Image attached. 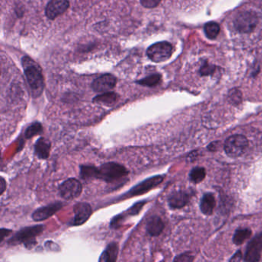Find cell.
<instances>
[{
    "label": "cell",
    "mask_w": 262,
    "mask_h": 262,
    "mask_svg": "<svg viewBox=\"0 0 262 262\" xmlns=\"http://www.w3.org/2000/svg\"><path fill=\"white\" fill-rule=\"evenodd\" d=\"M160 80L161 75H159V74H155V75H150V76L146 77L144 79L138 81L137 83L143 86L153 87V86H157Z\"/></svg>",
    "instance_id": "obj_25"
},
{
    "label": "cell",
    "mask_w": 262,
    "mask_h": 262,
    "mask_svg": "<svg viewBox=\"0 0 262 262\" xmlns=\"http://www.w3.org/2000/svg\"><path fill=\"white\" fill-rule=\"evenodd\" d=\"M172 54V47L168 42L155 43L147 49V55L154 63H163L168 60Z\"/></svg>",
    "instance_id": "obj_7"
},
{
    "label": "cell",
    "mask_w": 262,
    "mask_h": 262,
    "mask_svg": "<svg viewBox=\"0 0 262 262\" xmlns=\"http://www.w3.org/2000/svg\"><path fill=\"white\" fill-rule=\"evenodd\" d=\"M229 98H230L232 103H234L235 105H238V104L240 103L241 101V93L238 91V90L232 91V93H230Z\"/></svg>",
    "instance_id": "obj_29"
},
{
    "label": "cell",
    "mask_w": 262,
    "mask_h": 262,
    "mask_svg": "<svg viewBox=\"0 0 262 262\" xmlns=\"http://www.w3.org/2000/svg\"><path fill=\"white\" fill-rule=\"evenodd\" d=\"M80 175L86 181L98 179V168L93 166H80Z\"/></svg>",
    "instance_id": "obj_20"
},
{
    "label": "cell",
    "mask_w": 262,
    "mask_h": 262,
    "mask_svg": "<svg viewBox=\"0 0 262 262\" xmlns=\"http://www.w3.org/2000/svg\"><path fill=\"white\" fill-rule=\"evenodd\" d=\"M70 7L69 0H51L46 8V15L49 20H55Z\"/></svg>",
    "instance_id": "obj_11"
},
{
    "label": "cell",
    "mask_w": 262,
    "mask_h": 262,
    "mask_svg": "<svg viewBox=\"0 0 262 262\" xmlns=\"http://www.w3.org/2000/svg\"><path fill=\"white\" fill-rule=\"evenodd\" d=\"M6 189V182L3 178H1V194H3L4 191Z\"/></svg>",
    "instance_id": "obj_33"
},
{
    "label": "cell",
    "mask_w": 262,
    "mask_h": 262,
    "mask_svg": "<svg viewBox=\"0 0 262 262\" xmlns=\"http://www.w3.org/2000/svg\"><path fill=\"white\" fill-rule=\"evenodd\" d=\"M141 1L142 5L144 8H148V9H152V8L156 7L160 3L162 0H140Z\"/></svg>",
    "instance_id": "obj_28"
},
{
    "label": "cell",
    "mask_w": 262,
    "mask_h": 262,
    "mask_svg": "<svg viewBox=\"0 0 262 262\" xmlns=\"http://www.w3.org/2000/svg\"><path fill=\"white\" fill-rule=\"evenodd\" d=\"M43 132V126L42 124L39 121H35L33 123L31 124L25 132V139H29L34 136L40 135Z\"/></svg>",
    "instance_id": "obj_24"
},
{
    "label": "cell",
    "mask_w": 262,
    "mask_h": 262,
    "mask_svg": "<svg viewBox=\"0 0 262 262\" xmlns=\"http://www.w3.org/2000/svg\"><path fill=\"white\" fill-rule=\"evenodd\" d=\"M51 143L46 138H40L35 144V154L39 159H47L49 156Z\"/></svg>",
    "instance_id": "obj_15"
},
{
    "label": "cell",
    "mask_w": 262,
    "mask_h": 262,
    "mask_svg": "<svg viewBox=\"0 0 262 262\" xmlns=\"http://www.w3.org/2000/svg\"><path fill=\"white\" fill-rule=\"evenodd\" d=\"M216 202L214 195L212 193H208L204 195L200 204V208L203 214L211 215L214 212Z\"/></svg>",
    "instance_id": "obj_17"
},
{
    "label": "cell",
    "mask_w": 262,
    "mask_h": 262,
    "mask_svg": "<svg viewBox=\"0 0 262 262\" xmlns=\"http://www.w3.org/2000/svg\"><path fill=\"white\" fill-rule=\"evenodd\" d=\"M116 82L117 80L114 75L106 74L95 79L93 82L92 87L93 90L97 93H107L114 89Z\"/></svg>",
    "instance_id": "obj_13"
},
{
    "label": "cell",
    "mask_w": 262,
    "mask_h": 262,
    "mask_svg": "<svg viewBox=\"0 0 262 262\" xmlns=\"http://www.w3.org/2000/svg\"><path fill=\"white\" fill-rule=\"evenodd\" d=\"M128 175V169L119 163H105L98 168V179L108 183L119 182Z\"/></svg>",
    "instance_id": "obj_3"
},
{
    "label": "cell",
    "mask_w": 262,
    "mask_h": 262,
    "mask_svg": "<svg viewBox=\"0 0 262 262\" xmlns=\"http://www.w3.org/2000/svg\"><path fill=\"white\" fill-rule=\"evenodd\" d=\"M190 195L186 191H175L168 198V205L171 209H181L189 202Z\"/></svg>",
    "instance_id": "obj_14"
},
{
    "label": "cell",
    "mask_w": 262,
    "mask_h": 262,
    "mask_svg": "<svg viewBox=\"0 0 262 262\" xmlns=\"http://www.w3.org/2000/svg\"><path fill=\"white\" fill-rule=\"evenodd\" d=\"M214 71V66L205 64L201 69V74H202V75H209L211 74H213Z\"/></svg>",
    "instance_id": "obj_30"
},
{
    "label": "cell",
    "mask_w": 262,
    "mask_h": 262,
    "mask_svg": "<svg viewBox=\"0 0 262 262\" xmlns=\"http://www.w3.org/2000/svg\"><path fill=\"white\" fill-rule=\"evenodd\" d=\"M126 216L127 214L125 213L116 215L110 222V228H113V229H117V228H119L124 220L126 218Z\"/></svg>",
    "instance_id": "obj_26"
},
{
    "label": "cell",
    "mask_w": 262,
    "mask_h": 262,
    "mask_svg": "<svg viewBox=\"0 0 262 262\" xmlns=\"http://www.w3.org/2000/svg\"><path fill=\"white\" fill-rule=\"evenodd\" d=\"M22 63L25 70V76L30 86L32 95L34 97H39L43 93L44 89V79L42 70L34 61L28 56H24Z\"/></svg>",
    "instance_id": "obj_1"
},
{
    "label": "cell",
    "mask_w": 262,
    "mask_h": 262,
    "mask_svg": "<svg viewBox=\"0 0 262 262\" xmlns=\"http://www.w3.org/2000/svg\"><path fill=\"white\" fill-rule=\"evenodd\" d=\"M119 95L115 93H103V94L97 95L93 98V102L94 103L102 104V105H113V104L116 103V101L118 100Z\"/></svg>",
    "instance_id": "obj_19"
},
{
    "label": "cell",
    "mask_w": 262,
    "mask_h": 262,
    "mask_svg": "<svg viewBox=\"0 0 262 262\" xmlns=\"http://www.w3.org/2000/svg\"><path fill=\"white\" fill-rule=\"evenodd\" d=\"M252 236V231L248 228H241L236 231L234 235L233 241L237 245L243 244L247 239L249 238Z\"/></svg>",
    "instance_id": "obj_21"
},
{
    "label": "cell",
    "mask_w": 262,
    "mask_h": 262,
    "mask_svg": "<svg viewBox=\"0 0 262 262\" xmlns=\"http://www.w3.org/2000/svg\"><path fill=\"white\" fill-rule=\"evenodd\" d=\"M43 229L44 227L43 225L25 227L16 232L8 241V244L11 245L24 244L27 248H32L36 244V238L40 236Z\"/></svg>",
    "instance_id": "obj_2"
},
{
    "label": "cell",
    "mask_w": 262,
    "mask_h": 262,
    "mask_svg": "<svg viewBox=\"0 0 262 262\" xmlns=\"http://www.w3.org/2000/svg\"><path fill=\"white\" fill-rule=\"evenodd\" d=\"M205 35L209 39L213 40L218 36L220 32V26L215 22H209L205 25Z\"/></svg>",
    "instance_id": "obj_22"
},
{
    "label": "cell",
    "mask_w": 262,
    "mask_h": 262,
    "mask_svg": "<svg viewBox=\"0 0 262 262\" xmlns=\"http://www.w3.org/2000/svg\"><path fill=\"white\" fill-rule=\"evenodd\" d=\"M248 139L242 135H235L228 138L225 143V151L229 157L241 156L248 147Z\"/></svg>",
    "instance_id": "obj_6"
},
{
    "label": "cell",
    "mask_w": 262,
    "mask_h": 262,
    "mask_svg": "<svg viewBox=\"0 0 262 262\" xmlns=\"http://www.w3.org/2000/svg\"><path fill=\"white\" fill-rule=\"evenodd\" d=\"M59 191L63 199H75L82 194V185L76 178H69L59 186Z\"/></svg>",
    "instance_id": "obj_8"
},
{
    "label": "cell",
    "mask_w": 262,
    "mask_h": 262,
    "mask_svg": "<svg viewBox=\"0 0 262 262\" xmlns=\"http://www.w3.org/2000/svg\"><path fill=\"white\" fill-rule=\"evenodd\" d=\"M206 176V171L202 167H196L193 168L189 174V178L193 183H199L205 179Z\"/></svg>",
    "instance_id": "obj_23"
},
{
    "label": "cell",
    "mask_w": 262,
    "mask_h": 262,
    "mask_svg": "<svg viewBox=\"0 0 262 262\" xmlns=\"http://www.w3.org/2000/svg\"><path fill=\"white\" fill-rule=\"evenodd\" d=\"M119 255V244L116 242H112L105 248L103 253L101 255L99 262H116Z\"/></svg>",
    "instance_id": "obj_18"
},
{
    "label": "cell",
    "mask_w": 262,
    "mask_h": 262,
    "mask_svg": "<svg viewBox=\"0 0 262 262\" xmlns=\"http://www.w3.org/2000/svg\"><path fill=\"white\" fill-rule=\"evenodd\" d=\"M11 232H12V231L8 230V229H5V228H2L1 229V242H2L5 236H9Z\"/></svg>",
    "instance_id": "obj_32"
},
{
    "label": "cell",
    "mask_w": 262,
    "mask_h": 262,
    "mask_svg": "<svg viewBox=\"0 0 262 262\" xmlns=\"http://www.w3.org/2000/svg\"><path fill=\"white\" fill-rule=\"evenodd\" d=\"M73 211L75 216L71 222V225L73 226L83 225L93 214L91 205L87 202H78L75 204L74 205Z\"/></svg>",
    "instance_id": "obj_9"
},
{
    "label": "cell",
    "mask_w": 262,
    "mask_h": 262,
    "mask_svg": "<svg viewBox=\"0 0 262 262\" xmlns=\"http://www.w3.org/2000/svg\"><path fill=\"white\" fill-rule=\"evenodd\" d=\"M262 249V234L255 236L250 241L247 247L244 261L246 262H258L260 260L261 251Z\"/></svg>",
    "instance_id": "obj_12"
},
{
    "label": "cell",
    "mask_w": 262,
    "mask_h": 262,
    "mask_svg": "<svg viewBox=\"0 0 262 262\" xmlns=\"http://www.w3.org/2000/svg\"><path fill=\"white\" fill-rule=\"evenodd\" d=\"M145 203H146L145 201H142V202H137V203L135 204L133 206H132L129 210L127 211L125 213H126L127 215H136V214H138L140 213V211L142 210V209H143V206H144V204Z\"/></svg>",
    "instance_id": "obj_27"
},
{
    "label": "cell",
    "mask_w": 262,
    "mask_h": 262,
    "mask_svg": "<svg viewBox=\"0 0 262 262\" xmlns=\"http://www.w3.org/2000/svg\"><path fill=\"white\" fill-rule=\"evenodd\" d=\"M164 228V222L159 216H152L147 222L146 230L151 236H159Z\"/></svg>",
    "instance_id": "obj_16"
},
{
    "label": "cell",
    "mask_w": 262,
    "mask_h": 262,
    "mask_svg": "<svg viewBox=\"0 0 262 262\" xmlns=\"http://www.w3.org/2000/svg\"><path fill=\"white\" fill-rule=\"evenodd\" d=\"M216 143H217V142H216ZM216 143H212V144H209V149L211 150V151H214V150L217 149V148H218V145L215 144Z\"/></svg>",
    "instance_id": "obj_35"
},
{
    "label": "cell",
    "mask_w": 262,
    "mask_h": 262,
    "mask_svg": "<svg viewBox=\"0 0 262 262\" xmlns=\"http://www.w3.org/2000/svg\"><path fill=\"white\" fill-rule=\"evenodd\" d=\"M163 180H164V177L162 176V175H155V176L147 178L145 180L143 181V182L136 185V186L132 187L131 190L121 195L117 200L120 201V200L125 199L126 198H131V197L137 196V195L144 194L151 189L159 186V184L162 183Z\"/></svg>",
    "instance_id": "obj_5"
},
{
    "label": "cell",
    "mask_w": 262,
    "mask_h": 262,
    "mask_svg": "<svg viewBox=\"0 0 262 262\" xmlns=\"http://www.w3.org/2000/svg\"><path fill=\"white\" fill-rule=\"evenodd\" d=\"M242 259V255L240 252H238L237 254L234 255L233 258L231 259V261H241Z\"/></svg>",
    "instance_id": "obj_34"
},
{
    "label": "cell",
    "mask_w": 262,
    "mask_h": 262,
    "mask_svg": "<svg viewBox=\"0 0 262 262\" xmlns=\"http://www.w3.org/2000/svg\"><path fill=\"white\" fill-rule=\"evenodd\" d=\"M64 204L63 202H57L49 204L47 206L36 209L34 213H32V218L35 221H42L48 219L52 217L53 214L59 212L61 209H63Z\"/></svg>",
    "instance_id": "obj_10"
},
{
    "label": "cell",
    "mask_w": 262,
    "mask_h": 262,
    "mask_svg": "<svg viewBox=\"0 0 262 262\" xmlns=\"http://www.w3.org/2000/svg\"><path fill=\"white\" fill-rule=\"evenodd\" d=\"M259 23V18L256 13L251 11H244L236 16L234 21V25L236 30L241 33L252 32Z\"/></svg>",
    "instance_id": "obj_4"
},
{
    "label": "cell",
    "mask_w": 262,
    "mask_h": 262,
    "mask_svg": "<svg viewBox=\"0 0 262 262\" xmlns=\"http://www.w3.org/2000/svg\"><path fill=\"white\" fill-rule=\"evenodd\" d=\"M193 259H194V258H193L192 255H190L189 253H186L179 255L178 257L175 258L174 261L175 262H192Z\"/></svg>",
    "instance_id": "obj_31"
}]
</instances>
